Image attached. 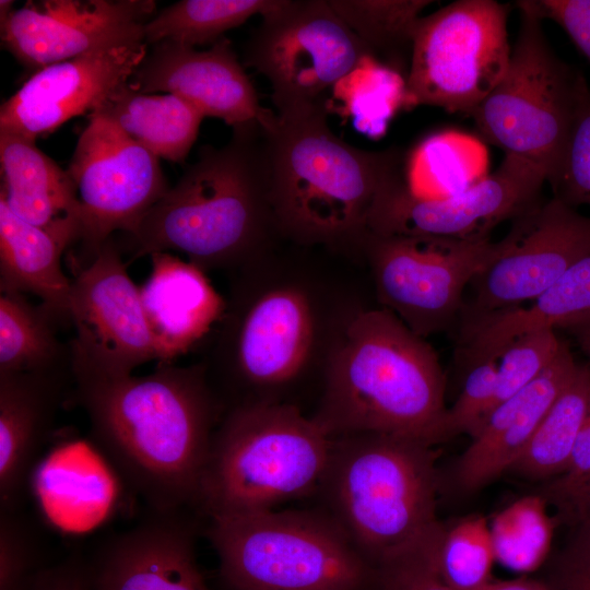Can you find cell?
Wrapping results in <instances>:
<instances>
[{
	"instance_id": "obj_1",
	"label": "cell",
	"mask_w": 590,
	"mask_h": 590,
	"mask_svg": "<svg viewBox=\"0 0 590 590\" xmlns=\"http://www.w3.org/2000/svg\"><path fill=\"white\" fill-rule=\"evenodd\" d=\"M91 437L153 512L198 506L222 403L204 365L158 364L145 376H78Z\"/></svg>"
},
{
	"instance_id": "obj_2",
	"label": "cell",
	"mask_w": 590,
	"mask_h": 590,
	"mask_svg": "<svg viewBox=\"0 0 590 590\" xmlns=\"http://www.w3.org/2000/svg\"><path fill=\"white\" fill-rule=\"evenodd\" d=\"M328 115L323 101L262 122L270 209L275 227L302 243H362L378 192L404 173V154L346 143Z\"/></svg>"
},
{
	"instance_id": "obj_3",
	"label": "cell",
	"mask_w": 590,
	"mask_h": 590,
	"mask_svg": "<svg viewBox=\"0 0 590 590\" xmlns=\"http://www.w3.org/2000/svg\"><path fill=\"white\" fill-rule=\"evenodd\" d=\"M445 376L434 349L390 310L357 314L331 359L314 418L330 437L446 440Z\"/></svg>"
},
{
	"instance_id": "obj_4",
	"label": "cell",
	"mask_w": 590,
	"mask_h": 590,
	"mask_svg": "<svg viewBox=\"0 0 590 590\" xmlns=\"http://www.w3.org/2000/svg\"><path fill=\"white\" fill-rule=\"evenodd\" d=\"M273 224L261 121L233 127L229 141L203 145L198 160L126 234L135 260L177 251L202 270L243 259ZM275 226V225H274Z\"/></svg>"
},
{
	"instance_id": "obj_5",
	"label": "cell",
	"mask_w": 590,
	"mask_h": 590,
	"mask_svg": "<svg viewBox=\"0 0 590 590\" xmlns=\"http://www.w3.org/2000/svg\"><path fill=\"white\" fill-rule=\"evenodd\" d=\"M438 482L432 445L358 433L332 437L317 493L322 510L377 568L417 548L442 526Z\"/></svg>"
},
{
	"instance_id": "obj_6",
	"label": "cell",
	"mask_w": 590,
	"mask_h": 590,
	"mask_svg": "<svg viewBox=\"0 0 590 590\" xmlns=\"http://www.w3.org/2000/svg\"><path fill=\"white\" fill-rule=\"evenodd\" d=\"M331 445L292 404L237 403L213 433L198 507L209 518L256 512L317 493Z\"/></svg>"
},
{
	"instance_id": "obj_7",
	"label": "cell",
	"mask_w": 590,
	"mask_h": 590,
	"mask_svg": "<svg viewBox=\"0 0 590 590\" xmlns=\"http://www.w3.org/2000/svg\"><path fill=\"white\" fill-rule=\"evenodd\" d=\"M208 536L232 590H366L376 568L321 510L210 517Z\"/></svg>"
},
{
	"instance_id": "obj_8",
	"label": "cell",
	"mask_w": 590,
	"mask_h": 590,
	"mask_svg": "<svg viewBox=\"0 0 590 590\" xmlns=\"http://www.w3.org/2000/svg\"><path fill=\"white\" fill-rule=\"evenodd\" d=\"M518 11L519 31L507 69L469 115L487 142L536 165L550 184L560 165L578 101L588 83L550 47L542 21Z\"/></svg>"
},
{
	"instance_id": "obj_9",
	"label": "cell",
	"mask_w": 590,
	"mask_h": 590,
	"mask_svg": "<svg viewBox=\"0 0 590 590\" xmlns=\"http://www.w3.org/2000/svg\"><path fill=\"white\" fill-rule=\"evenodd\" d=\"M509 5L458 0L423 15L415 30L404 107L468 115L503 78L510 58Z\"/></svg>"
},
{
	"instance_id": "obj_10",
	"label": "cell",
	"mask_w": 590,
	"mask_h": 590,
	"mask_svg": "<svg viewBox=\"0 0 590 590\" xmlns=\"http://www.w3.org/2000/svg\"><path fill=\"white\" fill-rule=\"evenodd\" d=\"M366 56L328 0H280L244 49L245 64L270 82L276 113L328 101L327 91Z\"/></svg>"
},
{
	"instance_id": "obj_11",
	"label": "cell",
	"mask_w": 590,
	"mask_h": 590,
	"mask_svg": "<svg viewBox=\"0 0 590 590\" xmlns=\"http://www.w3.org/2000/svg\"><path fill=\"white\" fill-rule=\"evenodd\" d=\"M362 244L380 304L424 339L447 330L460 318L464 291L496 246L489 236L446 238L369 232Z\"/></svg>"
},
{
	"instance_id": "obj_12",
	"label": "cell",
	"mask_w": 590,
	"mask_h": 590,
	"mask_svg": "<svg viewBox=\"0 0 590 590\" xmlns=\"http://www.w3.org/2000/svg\"><path fill=\"white\" fill-rule=\"evenodd\" d=\"M545 182L540 167L509 154L493 174L445 197L413 191L402 173L378 192L368 214L367 232L446 238L489 236L496 225L514 220L540 201Z\"/></svg>"
},
{
	"instance_id": "obj_13",
	"label": "cell",
	"mask_w": 590,
	"mask_h": 590,
	"mask_svg": "<svg viewBox=\"0 0 590 590\" xmlns=\"http://www.w3.org/2000/svg\"><path fill=\"white\" fill-rule=\"evenodd\" d=\"M72 376L119 377L158 361L140 294L110 237L72 280ZM72 378V379H73Z\"/></svg>"
},
{
	"instance_id": "obj_14",
	"label": "cell",
	"mask_w": 590,
	"mask_h": 590,
	"mask_svg": "<svg viewBox=\"0 0 590 590\" xmlns=\"http://www.w3.org/2000/svg\"><path fill=\"white\" fill-rule=\"evenodd\" d=\"M511 222L471 281L472 298L460 317L522 306L590 255V216L555 197L538 201Z\"/></svg>"
},
{
	"instance_id": "obj_15",
	"label": "cell",
	"mask_w": 590,
	"mask_h": 590,
	"mask_svg": "<svg viewBox=\"0 0 590 590\" xmlns=\"http://www.w3.org/2000/svg\"><path fill=\"white\" fill-rule=\"evenodd\" d=\"M87 117L67 172L91 259L114 232L131 233L169 187L156 155L105 118Z\"/></svg>"
},
{
	"instance_id": "obj_16",
	"label": "cell",
	"mask_w": 590,
	"mask_h": 590,
	"mask_svg": "<svg viewBox=\"0 0 590 590\" xmlns=\"http://www.w3.org/2000/svg\"><path fill=\"white\" fill-rule=\"evenodd\" d=\"M144 35L99 47L36 72L0 107V131L36 140L90 116L127 84L148 55Z\"/></svg>"
},
{
	"instance_id": "obj_17",
	"label": "cell",
	"mask_w": 590,
	"mask_h": 590,
	"mask_svg": "<svg viewBox=\"0 0 590 590\" xmlns=\"http://www.w3.org/2000/svg\"><path fill=\"white\" fill-rule=\"evenodd\" d=\"M151 0L28 1L0 21L2 47L27 69L85 55L144 35Z\"/></svg>"
},
{
	"instance_id": "obj_18",
	"label": "cell",
	"mask_w": 590,
	"mask_h": 590,
	"mask_svg": "<svg viewBox=\"0 0 590 590\" xmlns=\"http://www.w3.org/2000/svg\"><path fill=\"white\" fill-rule=\"evenodd\" d=\"M128 85L140 92H166L193 105L203 116L232 128L266 121L273 111L261 106L257 91L238 61L229 39L210 49L165 40L154 45L131 75Z\"/></svg>"
},
{
	"instance_id": "obj_19",
	"label": "cell",
	"mask_w": 590,
	"mask_h": 590,
	"mask_svg": "<svg viewBox=\"0 0 590 590\" xmlns=\"http://www.w3.org/2000/svg\"><path fill=\"white\" fill-rule=\"evenodd\" d=\"M90 566L91 590H211L184 510L153 512L109 541Z\"/></svg>"
},
{
	"instance_id": "obj_20",
	"label": "cell",
	"mask_w": 590,
	"mask_h": 590,
	"mask_svg": "<svg viewBox=\"0 0 590 590\" xmlns=\"http://www.w3.org/2000/svg\"><path fill=\"white\" fill-rule=\"evenodd\" d=\"M315 321L307 296L294 287L266 292L245 309L228 342V366L237 382L279 386L304 368Z\"/></svg>"
},
{
	"instance_id": "obj_21",
	"label": "cell",
	"mask_w": 590,
	"mask_h": 590,
	"mask_svg": "<svg viewBox=\"0 0 590 590\" xmlns=\"http://www.w3.org/2000/svg\"><path fill=\"white\" fill-rule=\"evenodd\" d=\"M578 365L563 341L554 362L538 378L489 412L458 462L456 476L463 491L480 489L509 471Z\"/></svg>"
},
{
	"instance_id": "obj_22",
	"label": "cell",
	"mask_w": 590,
	"mask_h": 590,
	"mask_svg": "<svg viewBox=\"0 0 590 590\" xmlns=\"http://www.w3.org/2000/svg\"><path fill=\"white\" fill-rule=\"evenodd\" d=\"M151 273L140 287L158 364H173L223 318L226 303L204 270L170 252L151 256Z\"/></svg>"
},
{
	"instance_id": "obj_23",
	"label": "cell",
	"mask_w": 590,
	"mask_h": 590,
	"mask_svg": "<svg viewBox=\"0 0 590 590\" xmlns=\"http://www.w3.org/2000/svg\"><path fill=\"white\" fill-rule=\"evenodd\" d=\"M35 141L0 131V199L66 251L82 241V209L68 172L40 151Z\"/></svg>"
},
{
	"instance_id": "obj_24",
	"label": "cell",
	"mask_w": 590,
	"mask_h": 590,
	"mask_svg": "<svg viewBox=\"0 0 590 590\" xmlns=\"http://www.w3.org/2000/svg\"><path fill=\"white\" fill-rule=\"evenodd\" d=\"M68 376L0 374L1 510L19 508L34 460L52 428Z\"/></svg>"
},
{
	"instance_id": "obj_25",
	"label": "cell",
	"mask_w": 590,
	"mask_h": 590,
	"mask_svg": "<svg viewBox=\"0 0 590 590\" xmlns=\"http://www.w3.org/2000/svg\"><path fill=\"white\" fill-rule=\"evenodd\" d=\"M463 357L492 356L514 339L541 329H574L590 321V255L528 305L460 317Z\"/></svg>"
},
{
	"instance_id": "obj_26",
	"label": "cell",
	"mask_w": 590,
	"mask_h": 590,
	"mask_svg": "<svg viewBox=\"0 0 590 590\" xmlns=\"http://www.w3.org/2000/svg\"><path fill=\"white\" fill-rule=\"evenodd\" d=\"M63 252L49 234L0 199V292L35 295L60 323L71 322L72 280L62 270Z\"/></svg>"
},
{
	"instance_id": "obj_27",
	"label": "cell",
	"mask_w": 590,
	"mask_h": 590,
	"mask_svg": "<svg viewBox=\"0 0 590 590\" xmlns=\"http://www.w3.org/2000/svg\"><path fill=\"white\" fill-rule=\"evenodd\" d=\"M114 123L158 158L184 163L204 116L175 94H145L128 83L93 114Z\"/></svg>"
},
{
	"instance_id": "obj_28",
	"label": "cell",
	"mask_w": 590,
	"mask_h": 590,
	"mask_svg": "<svg viewBox=\"0 0 590 590\" xmlns=\"http://www.w3.org/2000/svg\"><path fill=\"white\" fill-rule=\"evenodd\" d=\"M60 321L42 303L24 294L0 292V374L72 375L70 344L57 330Z\"/></svg>"
},
{
	"instance_id": "obj_29",
	"label": "cell",
	"mask_w": 590,
	"mask_h": 590,
	"mask_svg": "<svg viewBox=\"0 0 590 590\" xmlns=\"http://www.w3.org/2000/svg\"><path fill=\"white\" fill-rule=\"evenodd\" d=\"M370 56L391 71L408 75L413 40L432 0H328Z\"/></svg>"
},
{
	"instance_id": "obj_30",
	"label": "cell",
	"mask_w": 590,
	"mask_h": 590,
	"mask_svg": "<svg viewBox=\"0 0 590 590\" xmlns=\"http://www.w3.org/2000/svg\"><path fill=\"white\" fill-rule=\"evenodd\" d=\"M590 403V367L578 365L509 471L538 480L560 475L571 459Z\"/></svg>"
},
{
	"instance_id": "obj_31",
	"label": "cell",
	"mask_w": 590,
	"mask_h": 590,
	"mask_svg": "<svg viewBox=\"0 0 590 590\" xmlns=\"http://www.w3.org/2000/svg\"><path fill=\"white\" fill-rule=\"evenodd\" d=\"M280 0H182L163 9L144 25L146 44L169 40L194 47L215 43L249 17L266 15Z\"/></svg>"
},
{
	"instance_id": "obj_32",
	"label": "cell",
	"mask_w": 590,
	"mask_h": 590,
	"mask_svg": "<svg viewBox=\"0 0 590 590\" xmlns=\"http://www.w3.org/2000/svg\"><path fill=\"white\" fill-rule=\"evenodd\" d=\"M495 558L517 573L538 569L548 555L553 523L542 496H524L495 515L489 523Z\"/></svg>"
},
{
	"instance_id": "obj_33",
	"label": "cell",
	"mask_w": 590,
	"mask_h": 590,
	"mask_svg": "<svg viewBox=\"0 0 590 590\" xmlns=\"http://www.w3.org/2000/svg\"><path fill=\"white\" fill-rule=\"evenodd\" d=\"M494 560L489 523L483 516H468L444 528L436 568L451 589L479 590L492 580Z\"/></svg>"
},
{
	"instance_id": "obj_34",
	"label": "cell",
	"mask_w": 590,
	"mask_h": 590,
	"mask_svg": "<svg viewBox=\"0 0 590 590\" xmlns=\"http://www.w3.org/2000/svg\"><path fill=\"white\" fill-rule=\"evenodd\" d=\"M562 343L553 329L534 330L508 342L497 354L494 408L538 378L554 362Z\"/></svg>"
},
{
	"instance_id": "obj_35",
	"label": "cell",
	"mask_w": 590,
	"mask_h": 590,
	"mask_svg": "<svg viewBox=\"0 0 590 590\" xmlns=\"http://www.w3.org/2000/svg\"><path fill=\"white\" fill-rule=\"evenodd\" d=\"M554 197L576 209L590 208V87L581 91L569 137L554 179Z\"/></svg>"
},
{
	"instance_id": "obj_36",
	"label": "cell",
	"mask_w": 590,
	"mask_h": 590,
	"mask_svg": "<svg viewBox=\"0 0 590 590\" xmlns=\"http://www.w3.org/2000/svg\"><path fill=\"white\" fill-rule=\"evenodd\" d=\"M468 373L462 389L445 417L446 439L458 434L473 438L494 408L497 385V358L464 357Z\"/></svg>"
},
{
	"instance_id": "obj_37",
	"label": "cell",
	"mask_w": 590,
	"mask_h": 590,
	"mask_svg": "<svg viewBox=\"0 0 590 590\" xmlns=\"http://www.w3.org/2000/svg\"><path fill=\"white\" fill-rule=\"evenodd\" d=\"M396 72L384 67L371 56L364 57L358 64L332 88L335 103L343 116L350 117L361 132L374 137L375 125L384 117L380 111L381 90Z\"/></svg>"
},
{
	"instance_id": "obj_38",
	"label": "cell",
	"mask_w": 590,
	"mask_h": 590,
	"mask_svg": "<svg viewBox=\"0 0 590 590\" xmlns=\"http://www.w3.org/2000/svg\"><path fill=\"white\" fill-rule=\"evenodd\" d=\"M38 541L17 510H1L0 590H25L39 567Z\"/></svg>"
},
{
	"instance_id": "obj_39",
	"label": "cell",
	"mask_w": 590,
	"mask_h": 590,
	"mask_svg": "<svg viewBox=\"0 0 590 590\" xmlns=\"http://www.w3.org/2000/svg\"><path fill=\"white\" fill-rule=\"evenodd\" d=\"M442 524L417 548L376 568L375 590H453L436 568Z\"/></svg>"
},
{
	"instance_id": "obj_40",
	"label": "cell",
	"mask_w": 590,
	"mask_h": 590,
	"mask_svg": "<svg viewBox=\"0 0 590 590\" xmlns=\"http://www.w3.org/2000/svg\"><path fill=\"white\" fill-rule=\"evenodd\" d=\"M518 10L559 25L590 62V0H520Z\"/></svg>"
},
{
	"instance_id": "obj_41",
	"label": "cell",
	"mask_w": 590,
	"mask_h": 590,
	"mask_svg": "<svg viewBox=\"0 0 590 590\" xmlns=\"http://www.w3.org/2000/svg\"><path fill=\"white\" fill-rule=\"evenodd\" d=\"M590 362V324L569 330ZM590 367V365H589ZM590 479V403L571 459L564 473L550 486V494L564 505Z\"/></svg>"
},
{
	"instance_id": "obj_42",
	"label": "cell",
	"mask_w": 590,
	"mask_h": 590,
	"mask_svg": "<svg viewBox=\"0 0 590 590\" xmlns=\"http://www.w3.org/2000/svg\"><path fill=\"white\" fill-rule=\"evenodd\" d=\"M576 523L558 563L555 590H590V514L576 519Z\"/></svg>"
},
{
	"instance_id": "obj_43",
	"label": "cell",
	"mask_w": 590,
	"mask_h": 590,
	"mask_svg": "<svg viewBox=\"0 0 590 590\" xmlns=\"http://www.w3.org/2000/svg\"><path fill=\"white\" fill-rule=\"evenodd\" d=\"M25 590H91L90 566L82 558L71 557L42 568Z\"/></svg>"
},
{
	"instance_id": "obj_44",
	"label": "cell",
	"mask_w": 590,
	"mask_h": 590,
	"mask_svg": "<svg viewBox=\"0 0 590 590\" xmlns=\"http://www.w3.org/2000/svg\"><path fill=\"white\" fill-rule=\"evenodd\" d=\"M479 590H555L542 581L518 578L511 580H491Z\"/></svg>"
},
{
	"instance_id": "obj_45",
	"label": "cell",
	"mask_w": 590,
	"mask_h": 590,
	"mask_svg": "<svg viewBox=\"0 0 590 590\" xmlns=\"http://www.w3.org/2000/svg\"><path fill=\"white\" fill-rule=\"evenodd\" d=\"M575 519L590 514V479L564 504Z\"/></svg>"
},
{
	"instance_id": "obj_46",
	"label": "cell",
	"mask_w": 590,
	"mask_h": 590,
	"mask_svg": "<svg viewBox=\"0 0 590 590\" xmlns=\"http://www.w3.org/2000/svg\"><path fill=\"white\" fill-rule=\"evenodd\" d=\"M13 10V1H0V21L5 19Z\"/></svg>"
},
{
	"instance_id": "obj_47",
	"label": "cell",
	"mask_w": 590,
	"mask_h": 590,
	"mask_svg": "<svg viewBox=\"0 0 590 590\" xmlns=\"http://www.w3.org/2000/svg\"><path fill=\"white\" fill-rule=\"evenodd\" d=\"M366 590H375V586H374L373 588H370V589H366Z\"/></svg>"
},
{
	"instance_id": "obj_48",
	"label": "cell",
	"mask_w": 590,
	"mask_h": 590,
	"mask_svg": "<svg viewBox=\"0 0 590 590\" xmlns=\"http://www.w3.org/2000/svg\"><path fill=\"white\" fill-rule=\"evenodd\" d=\"M586 324H590V322L586 323ZM583 326V324H582Z\"/></svg>"
}]
</instances>
